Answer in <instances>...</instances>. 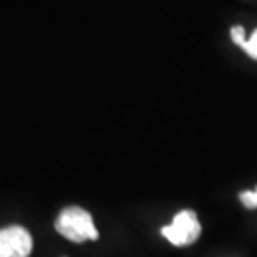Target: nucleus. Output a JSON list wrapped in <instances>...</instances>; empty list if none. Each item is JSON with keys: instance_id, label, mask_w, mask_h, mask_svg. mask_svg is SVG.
Segmentation results:
<instances>
[{"instance_id": "obj_3", "label": "nucleus", "mask_w": 257, "mask_h": 257, "mask_svg": "<svg viewBox=\"0 0 257 257\" xmlns=\"http://www.w3.org/2000/svg\"><path fill=\"white\" fill-rule=\"evenodd\" d=\"M34 249L30 232L22 226L0 229V257H29Z\"/></svg>"}, {"instance_id": "obj_1", "label": "nucleus", "mask_w": 257, "mask_h": 257, "mask_svg": "<svg viewBox=\"0 0 257 257\" xmlns=\"http://www.w3.org/2000/svg\"><path fill=\"white\" fill-rule=\"evenodd\" d=\"M55 229L58 234H62L65 239L72 240V242H85V240L98 239V231L93 224L91 214L78 206L65 207L57 217Z\"/></svg>"}, {"instance_id": "obj_2", "label": "nucleus", "mask_w": 257, "mask_h": 257, "mask_svg": "<svg viewBox=\"0 0 257 257\" xmlns=\"http://www.w3.org/2000/svg\"><path fill=\"white\" fill-rule=\"evenodd\" d=\"M163 237H166L169 242L176 247H184V245L194 244L201 236V224L198 221L194 211L184 209L178 212L173 217V222L169 226L161 229Z\"/></svg>"}, {"instance_id": "obj_5", "label": "nucleus", "mask_w": 257, "mask_h": 257, "mask_svg": "<svg viewBox=\"0 0 257 257\" xmlns=\"http://www.w3.org/2000/svg\"><path fill=\"white\" fill-rule=\"evenodd\" d=\"M231 38H232V42L236 43L237 47L242 48L245 45V42H247V38H245L244 27H240V25L232 27V29H231Z\"/></svg>"}, {"instance_id": "obj_6", "label": "nucleus", "mask_w": 257, "mask_h": 257, "mask_svg": "<svg viewBox=\"0 0 257 257\" xmlns=\"http://www.w3.org/2000/svg\"><path fill=\"white\" fill-rule=\"evenodd\" d=\"M242 50L247 53L250 58L257 60V29L254 30V34L250 35V38L245 42V45L242 47Z\"/></svg>"}, {"instance_id": "obj_4", "label": "nucleus", "mask_w": 257, "mask_h": 257, "mask_svg": "<svg viewBox=\"0 0 257 257\" xmlns=\"http://www.w3.org/2000/svg\"><path fill=\"white\" fill-rule=\"evenodd\" d=\"M239 199L247 209H257V188L254 191H242L239 194Z\"/></svg>"}]
</instances>
